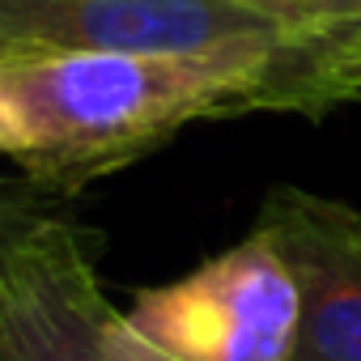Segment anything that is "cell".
<instances>
[{
  "mask_svg": "<svg viewBox=\"0 0 361 361\" xmlns=\"http://www.w3.org/2000/svg\"><path fill=\"white\" fill-rule=\"evenodd\" d=\"M285 43L209 56H9L0 60V85L26 136L18 166L47 192L77 196L188 123L268 111Z\"/></svg>",
  "mask_w": 361,
  "mask_h": 361,
  "instance_id": "cell-1",
  "label": "cell"
},
{
  "mask_svg": "<svg viewBox=\"0 0 361 361\" xmlns=\"http://www.w3.org/2000/svg\"><path fill=\"white\" fill-rule=\"evenodd\" d=\"M293 336L298 281L259 226L115 319L123 361H289Z\"/></svg>",
  "mask_w": 361,
  "mask_h": 361,
  "instance_id": "cell-2",
  "label": "cell"
},
{
  "mask_svg": "<svg viewBox=\"0 0 361 361\" xmlns=\"http://www.w3.org/2000/svg\"><path fill=\"white\" fill-rule=\"evenodd\" d=\"M285 43L243 0H0V60L43 51L209 56Z\"/></svg>",
  "mask_w": 361,
  "mask_h": 361,
  "instance_id": "cell-3",
  "label": "cell"
},
{
  "mask_svg": "<svg viewBox=\"0 0 361 361\" xmlns=\"http://www.w3.org/2000/svg\"><path fill=\"white\" fill-rule=\"evenodd\" d=\"M85 234L56 217L0 259V361H123Z\"/></svg>",
  "mask_w": 361,
  "mask_h": 361,
  "instance_id": "cell-4",
  "label": "cell"
},
{
  "mask_svg": "<svg viewBox=\"0 0 361 361\" xmlns=\"http://www.w3.org/2000/svg\"><path fill=\"white\" fill-rule=\"evenodd\" d=\"M298 281L289 361H361V209L302 188L268 192L255 221Z\"/></svg>",
  "mask_w": 361,
  "mask_h": 361,
  "instance_id": "cell-5",
  "label": "cell"
},
{
  "mask_svg": "<svg viewBox=\"0 0 361 361\" xmlns=\"http://www.w3.org/2000/svg\"><path fill=\"white\" fill-rule=\"evenodd\" d=\"M361 94V18L289 39L276 60L268 111H327Z\"/></svg>",
  "mask_w": 361,
  "mask_h": 361,
  "instance_id": "cell-6",
  "label": "cell"
},
{
  "mask_svg": "<svg viewBox=\"0 0 361 361\" xmlns=\"http://www.w3.org/2000/svg\"><path fill=\"white\" fill-rule=\"evenodd\" d=\"M56 192H47L43 183H35L30 174L22 178H0V259L9 251H18L30 234H39L47 221L64 217L60 213Z\"/></svg>",
  "mask_w": 361,
  "mask_h": 361,
  "instance_id": "cell-7",
  "label": "cell"
},
{
  "mask_svg": "<svg viewBox=\"0 0 361 361\" xmlns=\"http://www.w3.org/2000/svg\"><path fill=\"white\" fill-rule=\"evenodd\" d=\"M243 5L264 22H272L285 39H302L323 26L361 18V0H243Z\"/></svg>",
  "mask_w": 361,
  "mask_h": 361,
  "instance_id": "cell-8",
  "label": "cell"
},
{
  "mask_svg": "<svg viewBox=\"0 0 361 361\" xmlns=\"http://www.w3.org/2000/svg\"><path fill=\"white\" fill-rule=\"evenodd\" d=\"M22 145H26L22 123H18V115H13V106H9V98H5V85H0V153H9V157L18 161Z\"/></svg>",
  "mask_w": 361,
  "mask_h": 361,
  "instance_id": "cell-9",
  "label": "cell"
}]
</instances>
